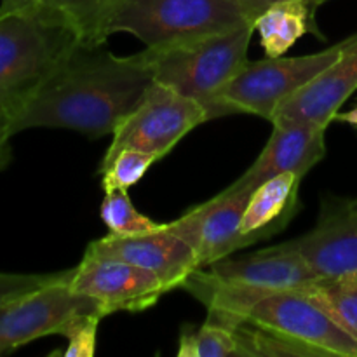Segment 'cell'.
<instances>
[{
	"label": "cell",
	"mask_w": 357,
	"mask_h": 357,
	"mask_svg": "<svg viewBox=\"0 0 357 357\" xmlns=\"http://www.w3.org/2000/svg\"><path fill=\"white\" fill-rule=\"evenodd\" d=\"M153 82L149 49L117 56L101 45H79L10 126L9 135L30 128H63L103 138L135 110Z\"/></svg>",
	"instance_id": "6da1fadb"
},
{
	"label": "cell",
	"mask_w": 357,
	"mask_h": 357,
	"mask_svg": "<svg viewBox=\"0 0 357 357\" xmlns=\"http://www.w3.org/2000/svg\"><path fill=\"white\" fill-rule=\"evenodd\" d=\"M312 271L291 241L243 258L227 257L192 272L180 289L208 309V319L236 330L264 296L288 289H305L316 281Z\"/></svg>",
	"instance_id": "7a4b0ae2"
},
{
	"label": "cell",
	"mask_w": 357,
	"mask_h": 357,
	"mask_svg": "<svg viewBox=\"0 0 357 357\" xmlns=\"http://www.w3.org/2000/svg\"><path fill=\"white\" fill-rule=\"evenodd\" d=\"M79 45L75 31L42 6L0 13V126L7 132Z\"/></svg>",
	"instance_id": "3957f363"
},
{
	"label": "cell",
	"mask_w": 357,
	"mask_h": 357,
	"mask_svg": "<svg viewBox=\"0 0 357 357\" xmlns=\"http://www.w3.org/2000/svg\"><path fill=\"white\" fill-rule=\"evenodd\" d=\"M253 24L236 0H122L103 38L124 31L146 47L166 49Z\"/></svg>",
	"instance_id": "277c9868"
},
{
	"label": "cell",
	"mask_w": 357,
	"mask_h": 357,
	"mask_svg": "<svg viewBox=\"0 0 357 357\" xmlns=\"http://www.w3.org/2000/svg\"><path fill=\"white\" fill-rule=\"evenodd\" d=\"M253 33V24H246L173 47H146L155 82L199 101L211 121L220 91L250 63L248 51Z\"/></svg>",
	"instance_id": "5b68a950"
},
{
	"label": "cell",
	"mask_w": 357,
	"mask_h": 357,
	"mask_svg": "<svg viewBox=\"0 0 357 357\" xmlns=\"http://www.w3.org/2000/svg\"><path fill=\"white\" fill-rule=\"evenodd\" d=\"M347 38L333 47L295 58H268L250 61L215 101L211 121L234 114H251L272 121L279 105L312 82L344 52Z\"/></svg>",
	"instance_id": "8992f818"
},
{
	"label": "cell",
	"mask_w": 357,
	"mask_h": 357,
	"mask_svg": "<svg viewBox=\"0 0 357 357\" xmlns=\"http://www.w3.org/2000/svg\"><path fill=\"white\" fill-rule=\"evenodd\" d=\"M208 121V112L199 101L153 82L135 110L126 115L112 132V143L98 167V174L126 149L142 150L162 159L192 129Z\"/></svg>",
	"instance_id": "52a82bcc"
},
{
	"label": "cell",
	"mask_w": 357,
	"mask_h": 357,
	"mask_svg": "<svg viewBox=\"0 0 357 357\" xmlns=\"http://www.w3.org/2000/svg\"><path fill=\"white\" fill-rule=\"evenodd\" d=\"M72 268L58 281L0 305V356L37 338L61 335L70 324L87 316L107 317L100 302L75 293Z\"/></svg>",
	"instance_id": "ba28073f"
},
{
	"label": "cell",
	"mask_w": 357,
	"mask_h": 357,
	"mask_svg": "<svg viewBox=\"0 0 357 357\" xmlns=\"http://www.w3.org/2000/svg\"><path fill=\"white\" fill-rule=\"evenodd\" d=\"M246 323L288 335L314 347L324 357H357L356 338L305 289H288L264 296L250 310Z\"/></svg>",
	"instance_id": "9c48e42d"
},
{
	"label": "cell",
	"mask_w": 357,
	"mask_h": 357,
	"mask_svg": "<svg viewBox=\"0 0 357 357\" xmlns=\"http://www.w3.org/2000/svg\"><path fill=\"white\" fill-rule=\"evenodd\" d=\"M70 286L75 293L101 303L107 316L115 312H142L167 293L160 278L146 268L117 258L86 251L72 268Z\"/></svg>",
	"instance_id": "30bf717a"
},
{
	"label": "cell",
	"mask_w": 357,
	"mask_h": 357,
	"mask_svg": "<svg viewBox=\"0 0 357 357\" xmlns=\"http://www.w3.org/2000/svg\"><path fill=\"white\" fill-rule=\"evenodd\" d=\"M250 197V192L227 194L222 190L209 201L167 223L171 232L180 236L194 250L199 268L253 246L241 232V220Z\"/></svg>",
	"instance_id": "8fae6325"
},
{
	"label": "cell",
	"mask_w": 357,
	"mask_h": 357,
	"mask_svg": "<svg viewBox=\"0 0 357 357\" xmlns=\"http://www.w3.org/2000/svg\"><path fill=\"white\" fill-rule=\"evenodd\" d=\"M274 129L267 145L260 152L251 167L241 174L223 192H253L271 178L284 173L305 174L326 155V129L300 122L274 121Z\"/></svg>",
	"instance_id": "7c38bea8"
},
{
	"label": "cell",
	"mask_w": 357,
	"mask_h": 357,
	"mask_svg": "<svg viewBox=\"0 0 357 357\" xmlns=\"http://www.w3.org/2000/svg\"><path fill=\"white\" fill-rule=\"evenodd\" d=\"M86 251L146 268L159 275L167 291L181 288L185 279L199 268L194 250L167 225L142 236L119 237L108 234L93 241Z\"/></svg>",
	"instance_id": "4fadbf2b"
},
{
	"label": "cell",
	"mask_w": 357,
	"mask_h": 357,
	"mask_svg": "<svg viewBox=\"0 0 357 357\" xmlns=\"http://www.w3.org/2000/svg\"><path fill=\"white\" fill-rule=\"evenodd\" d=\"M291 243L317 275L357 271V199L324 201L316 227Z\"/></svg>",
	"instance_id": "5bb4252c"
},
{
	"label": "cell",
	"mask_w": 357,
	"mask_h": 357,
	"mask_svg": "<svg viewBox=\"0 0 357 357\" xmlns=\"http://www.w3.org/2000/svg\"><path fill=\"white\" fill-rule=\"evenodd\" d=\"M356 89L357 33L347 37L344 52L333 65L279 105L271 122L289 121L326 129Z\"/></svg>",
	"instance_id": "9a60e30c"
},
{
	"label": "cell",
	"mask_w": 357,
	"mask_h": 357,
	"mask_svg": "<svg viewBox=\"0 0 357 357\" xmlns=\"http://www.w3.org/2000/svg\"><path fill=\"white\" fill-rule=\"evenodd\" d=\"M302 176L284 173L261 183L244 209L241 232L253 244L278 236L295 218L298 211V192Z\"/></svg>",
	"instance_id": "2e32d148"
},
{
	"label": "cell",
	"mask_w": 357,
	"mask_h": 357,
	"mask_svg": "<svg viewBox=\"0 0 357 357\" xmlns=\"http://www.w3.org/2000/svg\"><path fill=\"white\" fill-rule=\"evenodd\" d=\"M319 7L310 0H281L268 7L255 21V31L268 58H279L307 33L326 40L317 24Z\"/></svg>",
	"instance_id": "e0dca14e"
},
{
	"label": "cell",
	"mask_w": 357,
	"mask_h": 357,
	"mask_svg": "<svg viewBox=\"0 0 357 357\" xmlns=\"http://www.w3.org/2000/svg\"><path fill=\"white\" fill-rule=\"evenodd\" d=\"M122 0H40V6L65 21L80 45H103V26Z\"/></svg>",
	"instance_id": "ac0fdd59"
},
{
	"label": "cell",
	"mask_w": 357,
	"mask_h": 357,
	"mask_svg": "<svg viewBox=\"0 0 357 357\" xmlns=\"http://www.w3.org/2000/svg\"><path fill=\"white\" fill-rule=\"evenodd\" d=\"M305 291L357 340V271L317 275Z\"/></svg>",
	"instance_id": "d6986e66"
},
{
	"label": "cell",
	"mask_w": 357,
	"mask_h": 357,
	"mask_svg": "<svg viewBox=\"0 0 357 357\" xmlns=\"http://www.w3.org/2000/svg\"><path fill=\"white\" fill-rule=\"evenodd\" d=\"M178 357H241V345L236 330L206 319L197 328H183L178 342Z\"/></svg>",
	"instance_id": "ffe728a7"
},
{
	"label": "cell",
	"mask_w": 357,
	"mask_h": 357,
	"mask_svg": "<svg viewBox=\"0 0 357 357\" xmlns=\"http://www.w3.org/2000/svg\"><path fill=\"white\" fill-rule=\"evenodd\" d=\"M241 357H324L310 345L268 328L243 323L236 328Z\"/></svg>",
	"instance_id": "44dd1931"
},
{
	"label": "cell",
	"mask_w": 357,
	"mask_h": 357,
	"mask_svg": "<svg viewBox=\"0 0 357 357\" xmlns=\"http://www.w3.org/2000/svg\"><path fill=\"white\" fill-rule=\"evenodd\" d=\"M100 215L107 225L108 234L119 237L142 236V234L162 230L167 223L153 222L150 216L143 215L132 204L128 190L105 192Z\"/></svg>",
	"instance_id": "7402d4cb"
},
{
	"label": "cell",
	"mask_w": 357,
	"mask_h": 357,
	"mask_svg": "<svg viewBox=\"0 0 357 357\" xmlns=\"http://www.w3.org/2000/svg\"><path fill=\"white\" fill-rule=\"evenodd\" d=\"M160 157L142 150L126 149L112 159V162L100 173L105 192L129 190L138 183Z\"/></svg>",
	"instance_id": "603a6c76"
},
{
	"label": "cell",
	"mask_w": 357,
	"mask_h": 357,
	"mask_svg": "<svg viewBox=\"0 0 357 357\" xmlns=\"http://www.w3.org/2000/svg\"><path fill=\"white\" fill-rule=\"evenodd\" d=\"M101 316H87L75 321L66 328L63 337L68 338V347L65 349V357H93L96 354V338L98 326Z\"/></svg>",
	"instance_id": "cb8c5ba5"
},
{
	"label": "cell",
	"mask_w": 357,
	"mask_h": 357,
	"mask_svg": "<svg viewBox=\"0 0 357 357\" xmlns=\"http://www.w3.org/2000/svg\"><path fill=\"white\" fill-rule=\"evenodd\" d=\"M66 271L54 274H0V305L58 281Z\"/></svg>",
	"instance_id": "d4e9b609"
},
{
	"label": "cell",
	"mask_w": 357,
	"mask_h": 357,
	"mask_svg": "<svg viewBox=\"0 0 357 357\" xmlns=\"http://www.w3.org/2000/svg\"><path fill=\"white\" fill-rule=\"evenodd\" d=\"M236 2L239 3L241 9H243L244 14L248 16V20H250L255 26V21H257V17L260 16L264 10H267L272 3L281 2V0H236ZM310 2H314L317 7H319V6H323L324 2H328V0H310Z\"/></svg>",
	"instance_id": "484cf974"
},
{
	"label": "cell",
	"mask_w": 357,
	"mask_h": 357,
	"mask_svg": "<svg viewBox=\"0 0 357 357\" xmlns=\"http://www.w3.org/2000/svg\"><path fill=\"white\" fill-rule=\"evenodd\" d=\"M40 9V0H2L0 13H30Z\"/></svg>",
	"instance_id": "4316f807"
},
{
	"label": "cell",
	"mask_w": 357,
	"mask_h": 357,
	"mask_svg": "<svg viewBox=\"0 0 357 357\" xmlns=\"http://www.w3.org/2000/svg\"><path fill=\"white\" fill-rule=\"evenodd\" d=\"M9 138L10 135L7 132V129L3 126H0V171L3 167H7V164L13 159V150H10Z\"/></svg>",
	"instance_id": "83f0119b"
},
{
	"label": "cell",
	"mask_w": 357,
	"mask_h": 357,
	"mask_svg": "<svg viewBox=\"0 0 357 357\" xmlns=\"http://www.w3.org/2000/svg\"><path fill=\"white\" fill-rule=\"evenodd\" d=\"M335 121L344 122V124H351V126H354V128H357V105L349 112H338L337 117H335Z\"/></svg>",
	"instance_id": "f1b7e54d"
}]
</instances>
